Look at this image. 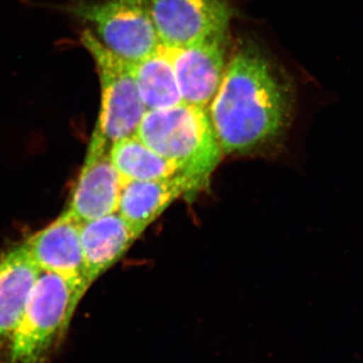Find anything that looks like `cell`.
Returning a JSON list of instances; mask_svg holds the SVG:
<instances>
[{
    "instance_id": "cell-1",
    "label": "cell",
    "mask_w": 363,
    "mask_h": 363,
    "mask_svg": "<svg viewBox=\"0 0 363 363\" xmlns=\"http://www.w3.org/2000/svg\"><path fill=\"white\" fill-rule=\"evenodd\" d=\"M295 86L283 67L253 40L230 55L208 113L226 154H247L285 135L295 116Z\"/></svg>"
},
{
    "instance_id": "cell-2",
    "label": "cell",
    "mask_w": 363,
    "mask_h": 363,
    "mask_svg": "<svg viewBox=\"0 0 363 363\" xmlns=\"http://www.w3.org/2000/svg\"><path fill=\"white\" fill-rule=\"evenodd\" d=\"M87 286L80 279L40 272L0 363H48L65 338Z\"/></svg>"
},
{
    "instance_id": "cell-3",
    "label": "cell",
    "mask_w": 363,
    "mask_h": 363,
    "mask_svg": "<svg viewBox=\"0 0 363 363\" xmlns=\"http://www.w3.org/2000/svg\"><path fill=\"white\" fill-rule=\"evenodd\" d=\"M135 135L201 189L209 184L223 152L207 109L195 105L147 111Z\"/></svg>"
},
{
    "instance_id": "cell-4",
    "label": "cell",
    "mask_w": 363,
    "mask_h": 363,
    "mask_svg": "<svg viewBox=\"0 0 363 363\" xmlns=\"http://www.w3.org/2000/svg\"><path fill=\"white\" fill-rule=\"evenodd\" d=\"M54 7L87 25L105 48L130 63L147 58L162 45L150 0H69Z\"/></svg>"
},
{
    "instance_id": "cell-5",
    "label": "cell",
    "mask_w": 363,
    "mask_h": 363,
    "mask_svg": "<svg viewBox=\"0 0 363 363\" xmlns=\"http://www.w3.org/2000/svg\"><path fill=\"white\" fill-rule=\"evenodd\" d=\"M80 42L94 62L99 79V116L92 136L111 147L135 135L147 108L136 89L131 63L109 51L87 28Z\"/></svg>"
},
{
    "instance_id": "cell-6",
    "label": "cell",
    "mask_w": 363,
    "mask_h": 363,
    "mask_svg": "<svg viewBox=\"0 0 363 363\" xmlns=\"http://www.w3.org/2000/svg\"><path fill=\"white\" fill-rule=\"evenodd\" d=\"M162 45L179 49L229 33L234 16L230 0H150Z\"/></svg>"
},
{
    "instance_id": "cell-7",
    "label": "cell",
    "mask_w": 363,
    "mask_h": 363,
    "mask_svg": "<svg viewBox=\"0 0 363 363\" xmlns=\"http://www.w3.org/2000/svg\"><path fill=\"white\" fill-rule=\"evenodd\" d=\"M169 50L184 104L208 109L228 64L229 33Z\"/></svg>"
},
{
    "instance_id": "cell-8",
    "label": "cell",
    "mask_w": 363,
    "mask_h": 363,
    "mask_svg": "<svg viewBox=\"0 0 363 363\" xmlns=\"http://www.w3.org/2000/svg\"><path fill=\"white\" fill-rule=\"evenodd\" d=\"M109 150L111 147L91 136L84 166L67 209L81 224L117 212L123 181Z\"/></svg>"
},
{
    "instance_id": "cell-9",
    "label": "cell",
    "mask_w": 363,
    "mask_h": 363,
    "mask_svg": "<svg viewBox=\"0 0 363 363\" xmlns=\"http://www.w3.org/2000/svg\"><path fill=\"white\" fill-rule=\"evenodd\" d=\"M202 190L188 177L150 181H123L117 213L138 236L157 220L182 196H194Z\"/></svg>"
},
{
    "instance_id": "cell-10",
    "label": "cell",
    "mask_w": 363,
    "mask_h": 363,
    "mask_svg": "<svg viewBox=\"0 0 363 363\" xmlns=\"http://www.w3.org/2000/svg\"><path fill=\"white\" fill-rule=\"evenodd\" d=\"M80 231V222L66 210L25 243L40 272L80 279L89 289L85 279Z\"/></svg>"
},
{
    "instance_id": "cell-11",
    "label": "cell",
    "mask_w": 363,
    "mask_h": 363,
    "mask_svg": "<svg viewBox=\"0 0 363 363\" xmlns=\"http://www.w3.org/2000/svg\"><path fill=\"white\" fill-rule=\"evenodd\" d=\"M40 274L26 243L0 257V351L13 337Z\"/></svg>"
},
{
    "instance_id": "cell-12",
    "label": "cell",
    "mask_w": 363,
    "mask_h": 363,
    "mask_svg": "<svg viewBox=\"0 0 363 363\" xmlns=\"http://www.w3.org/2000/svg\"><path fill=\"white\" fill-rule=\"evenodd\" d=\"M138 238L117 212L81 224V247L88 288L123 259Z\"/></svg>"
},
{
    "instance_id": "cell-13",
    "label": "cell",
    "mask_w": 363,
    "mask_h": 363,
    "mask_svg": "<svg viewBox=\"0 0 363 363\" xmlns=\"http://www.w3.org/2000/svg\"><path fill=\"white\" fill-rule=\"evenodd\" d=\"M131 66L136 89L147 111L184 104L168 48L161 45L156 52Z\"/></svg>"
},
{
    "instance_id": "cell-14",
    "label": "cell",
    "mask_w": 363,
    "mask_h": 363,
    "mask_svg": "<svg viewBox=\"0 0 363 363\" xmlns=\"http://www.w3.org/2000/svg\"><path fill=\"white\" fill-rule=\"evenodd\" d=\"M112 164L121 181H150L181 175L178 169L131 135L112 143L109 150Z\"/></svg>"
}]
</instances>
